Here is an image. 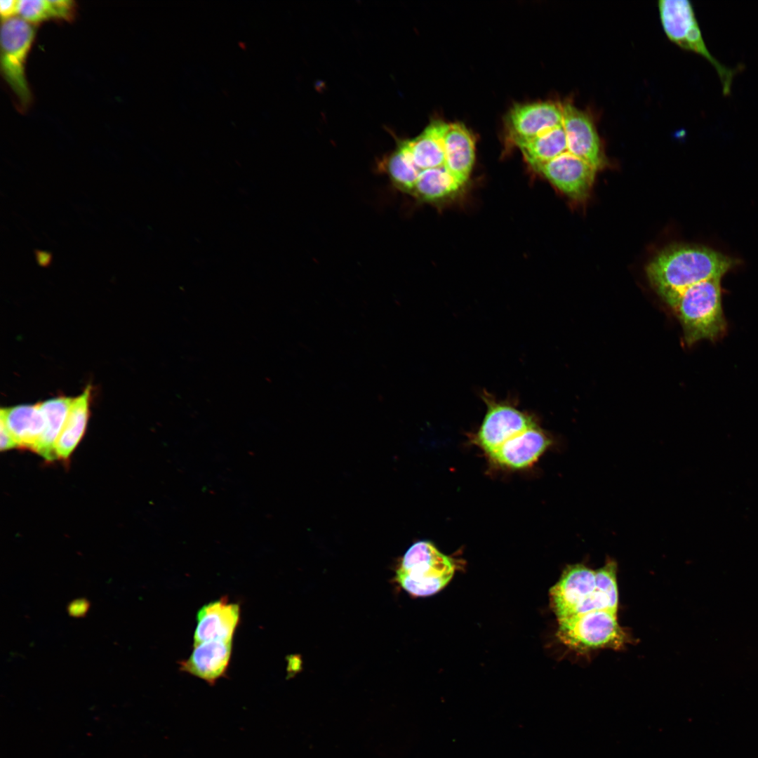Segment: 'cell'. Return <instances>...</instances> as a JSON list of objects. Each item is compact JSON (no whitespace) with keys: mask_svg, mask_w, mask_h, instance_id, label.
I'll return each mask as SVG.
<instances>
[{"mask_svg":"<svg viewBox=\"0 0 758 758\" xmlns=\"http://www.w3.org/2000/svg\"><path fill=\"white\" fill-rule=\"evenodd\" d=\"M733 260L714 250L677 246L659 253L648 265V278L658 294L672 308L681 294L699 282L720 278Z\"/></svg>","mask_w":758,"mask_h":758,"instance_id":"1","label":"cell"},{"mask_svg":"<svg viewBox=\"0 0 758 758\" xmlns=\"http://www.w3.org/2000/svg\"><path fill=\"white\" fill-rule=\"evenodd\" d=\"M720 278L696 284L685 290L673 306L688 345L714 340L725 331Z\"/></svg>","mask_w":758,"mask_h":758,"instance_id":"2","label":"cell"},{"mask_svg":"<svg viewBox=\"0 0 758 758\" xmlns=\"http://www.w3.org/2000/svg\"><path fill=\"white\" fill-rule=\"evenodd\" d=\"M456 571L454 560L441 552L432 543L413 544L403 556L395 580L415 597L437 594L451 580Z\"/></svg>","mask_w":758,"mask_h":758,"instance_id":"3","label":"cell"},{"mask_svg":"<svg viewBox=\"0 0 758 758\" xmlns=\"http://www.w3.org/2000/svg\"><path fill=\"white\" fill-rule=\"evenodd\" d=\"M660 19L668 39L680 48L704 58L715 69L724 95L731 93L733 80L741 69L722 64L709 51L696 19L693 7L687 0H660L658 2Z\"/></svg>","mask_w":758,"mask_h":758,"instance_id":"4","label":"cell"},{"mask_svg":"<svg viewBox=\"0 0 758 758\" xmlns=\"http://www.w3.org/2000/svg\"><path fill=\"white\" fill-rule=\"evenodd\" d=\"M35 33L34 25L19 16L2 21L1 70L23 109L27 108L32 101V93L25 76V63Z\"/></svg>","mask_w":758,"mask_h":758,"instance_id":"5","label":"cell"},{"mask_svg":"<svg viewBox=\"0 0 758 758\" xmlns=\"http://www.w3.org/2000/svg\"><path fill=\"white\" fill-rule=\"evenodd\" d=\"M557 636L572 649H620L627 642V634L619 625L617 613L594 611L558 622Z\"/></svg>","mask_w":758,"mask_h":758,"instance_id":"6","label":"cell"},{"mask_svg":"<svg viewBox=\"0 0 758 758\" xmlns=\"http://www.w3.org/2000/svg\"><path fill=\"white\" fill-rule=\"evenodd\" d=\"M487 409L474 438L488 456L504 443L536 425L531 416L488 393L483 397Z\"/></svg>","mask_w":758,"mask_h":758,"instance_id":"7","label":"cell"},{"mask_svg":"<svg viewBox=\"0 0 758 758\" xmlns=\"http://www.w3.org/2000/svg\"><path fill=\"white\" fill-rule=\"evenodd\" d=\"M561 108L568 152L596 170L600 169L606 164V157L592 119L571 102L561 104Z\"/></svg>","mask_w":758,"mask_h":758,"instance_id":"8","label":"cell"},{"mask_svg":"<svg viewBox=\"0 0 758 758\" xmlns=\"http://www.w3.org/2000/svg\"><path fill=\"white\" fill-rule=\"evenodd\" d=\"M596 589V571L582 564L567 566L550 590V604L557 622L569 618Z\"/></svg>","mask_w":758,"mask_h":758,"instance_id":"9","label":"cell"},{"mask_svg":"<svg viewBox=\"0 0 758 758\" xmlns=\"http://www.w3.org/2000/svg\"><path fill=\"white\" fill-rule=\"evenodd\" d=\"M561 124V104L551 101L517 105L507 117L509 135L516 145Z\"/></svg>","mask_w":758,"mask_h":758,"instance_id":"10","label":"cell"},{"mask_svg":"<svg viewBox=\"0 0 758 758\" xmlns=\"http://www.w3.org/2000/svg\"><path fill=\"white\" fill-rule=\"evenodd\" d=\"M596 171L568 151L537 170L557 189L577 200L587 196L594 183Z\"/></svg>","mask_w":758,"mask_h":758,"instance_id":"11","label":"cell"},{"mask_svg":"<svg viewBox=\"0 0 758 758\" xmlns=\"http://www.w3.org/2000/svg\"><path fill=\"white\" fill-rule=\"evenodd\" d=\"M239 619V605L227 597L203 606L197 615L194 645L213 640L232 641Z\"/></svg>","mask_w":758,"mask_h":758,"instance_id":"12","label":"cell"},{"mask_svg":"<svg viewBox=\"0 0 758 758\" xmlns=\"http://www.w3.org/2000/svg\"><path fill=\"white\" fill-rule=\"evenodd\" d=\"M552 444L537 424L504 443L489 458L500 466L521 469L532 465Z\"/></svg>","mask_w":758,"mask_h":758,"instance_id":"13","label":"cell"},{"mask_svg":"<svg viewBox=\"0 0 758 758\" xmlns=\"http://www.w3.org/2000/svg\"><path fill=\"white\" fill-rule=\"evenodd\" d=\"M232 648V641L213 640L194 644L190 657L180 662V670L213 686L225 675Z\"/></svg>","mask_w":758,"mask_h":758,"instance_id":"14","label":"cell"},{"mask_svg":"<svg viewBox=\"0 0 758 758\" xmlns=\"http://www.w3.org/2000/svg\"><path fill=\"white\" fill-rule=\"evenodd\" d=\"M474 159L475 141L470 131L463 124H448L444 136V166L461 187L470 178Z\"/></svg>","mask_w":758,"mask_h":758,"instance_id":"15","label":"cell"},{"mask_svg":"<svg viewBox=\"0 0 758 758\" xmlns=\"http://www.w3.org/2000/svg\"><path fill=\"white\" fill-rule=\"evenodd\" d=\"M1 422L18 446L33 451L45 429V418L39 404L2 408Z\"/></svg>","mask_w":758,"mask_h":758,"instance_id":"16","label":"cell"},{"mask_svg":"<svg viewBox=\"0 0 758 758\" xmlns=\"http://www.w3.org/2000/svg\"><path fill=\"white\" fill-rule=\"evenodd\" d=\"M448 124L432 121L417 137L404 140L413 162L418 171L444 166V136Z\"/></svg>","mask_w":758,"mask_h":758,"instance_id":"17","label":"cell"},{"mask_svg":"<svg viewBox=\"0 0 758 758\" xmlns=\"http://www.w3.org/2000/svg\"><path fill=\"white\" fill-rule=\"evenodd\" d=\"M73 399L59 397L40 403L45 429L34 451L47 460L56 459L55 444L69 415Z\"/></svg>","mask_w":758,"mask_h":758,"instance_id":"18","label":"cell"},{"mask_svg":"<svg viewBox=\"0 0 758 758\" xmlns=\"http://www.w3.org/2000/svg\"><path fill=\"white\" fill-rule=\"evenodd\" d=\"M90 388L73 401L68 417L55 444L57 458L67 459L82 439L89 415Z\"/></svg>","mask_w":758,"mask_h":758,"instance_id":"19","label":"cell"},{"mask_svg":"<svg viewBox=\"0 0 758 758\" xmlns=\"http://www.w3.org/2000/svg\"><path fill=\"white\" fill-rule=\"evenodd\" d=\"M535 169L568 151L562 124L517 145Z\"/></svg>","mask_w":758,"mask_h":758,"instance_id":"20","label":"cell"},{"mask_svg":"<svg viewBox=\"0 0 758 758\" xmlns=\"http://www.w3.org/2000/svg\"><path fill=\"white\" fill-rule=\"evenodd\" d=\"M378 168L385 174L392 185L410 194L418 175L404 140H398L395 149L378 163Z\"/></svg>","mask_w":758,"mask_h":758,"instance_id":"21","label":"cell"},{"mask_svg":"<svg viewBox=\"0 0 758 758\" xmlns=\"http://www.w3.org/2000/svg\"><path fill=\"white\" fill-rule=\"evenodd\" d=\"M462 187L444 166L420 171L410 195L424 202H438L453 196Z\"/></svg>","mask_w":758,"mask_h":758,"instance_id":"22","label":"cell"},{"mask_svg":"<svg viewBox=\"0 0 758 758\" xmlns=\"http://www.w3.org/2000/svg\"><path fill=\"white\" fill-rule=\"evenodd\" d=\"M74 11V2L69 0H20L18 5V16L32 25L50 19L70 20Z\"/></svg>","mask_w":758,"mask_h":758,"instance_id":"23","label":"cell"},{"mask_svg":"<svg viewBox=\"0 0 758 758\" xmlns=\"http://www.w3.org/2000/svg\"><path fill=\"white\" fill-rule=\"evenodd\" d=\"M18 1L17 0H1L0 1V14L2 21L15 17L18 15Z\"/></svg>","mask_w":758,"mask_h":758,"instance_id":"24","label":"cell"},{"mask_svg":"<svg viewBox=\"0 0 758 758\" xmlns=\"http://www.w3.org/2000/svg\"><path fill=\"white\" fill-rule=\"evenodd\" d=\"M18 446L6 427L1 422V451H6Z\"/></svg>","mask_w":758,"mask_h":758,"instance_id":"25","label":"cell"},{"mask_svg":"<svg viewBox=\"0 0 758 758\" xmlns=\"http://www.w3.org/2000/svg\"><path fill=\"white\" fill-rule=\"evenodd\" d=\"M36 258L39 265L44 267L48 265L51 261V254L49 252L37 251Z\"/></svg>","mask_w":758,"mask_h":758,"instance_id":"26","label":"cell"},{"mask_svg":"<svg viewBox=\"0 0 758 758\" xmlns=\"http://www.w3.org/2000/svg\"><path fill=\"white\" fill-rule=\"evenodd\" d=\"M85 607H86L85 604L84 603H82V602H79L77 604H74L72 607V611L75 610L76 609H77V610L75 611H74L72 613L74 615L75 613L79 614L81 612H82L85 609Z\"/></svg>","mask_w":758,"mask_h":758,"instance_id":"27","label":"cell"}]
</instances>
